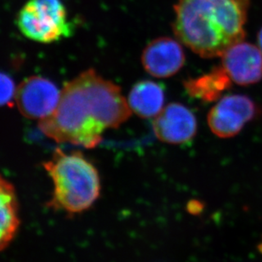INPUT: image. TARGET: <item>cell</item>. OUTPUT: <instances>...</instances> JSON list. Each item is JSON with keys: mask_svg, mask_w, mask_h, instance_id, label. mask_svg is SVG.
I'll return each instance as SVG.
<instances>
[{"mask_svg": "<svg viewBox=\"0 0 262 262\" xmlns=\"http://www.w3.org/2000/svg\"><path fill=\"white\" fill-rule=\"evenodd\" d=\"M165 94L161 84L139 81L129 91L127 102L131 112L142 119H154L164 108Z\"/></svg>", "mask_w": 262, "mask_h": 262, "instance_id": "30bf717a", "label": "cell"}, {"mask_svg": "<svg viewBox=\"0 0 262 262\" xmlns=\"http://www.w3.org/2000/svg\"><path fill=\"white\" fill-rule=\"evenodd\" d=\"M43 168L53 183L48 205L69 214L91 209L101 195L100 174L95 165L79 151L64 152L57 148Z\"/></svg>", "mask_w": 262, "mask_h": 262, "instance_id": "3957f363", "label": "cell"}, {"mask_svg": "<svg viewBox=\"0 0 262 262\" xmlns=\"http://www.w3.org/2000/svg\"><path fill=\"white\" fill-rule=\"evenodd\" d=\"M16 87L12 78L0 72V107L12 105L15 98Z\"/></svg>", "mask_w": 262, "mask_h": 262, "instance_id": "4fadbf2b", "label": "cell"}, {"mask_svg": "<svg viewBox=\"0 0 262 262\" xmlns=\"http://www.w3.org/2000/svg\"><path fill=\"white\" fill-rule=\"evenodd\" d=\"M222 66L232 82L252 85L262 79V52L258 46L241 41L225 51Z\"/></svg>", "mask_w": 262, "mask_h": 262, "instance_id": "9c48e42d", "label": "cell"}, {"mask_svg": "<svg viewBox=\"0 0 262 262\" xmlns=\"http://www.w3.org/2000/svg\"><path fill=\"white\" fill-rule=\"evenodd\" d=\"M178 39L160 37L144 49L141 63L146 73L158 78H169L179 72L186 61L184 50Z\"/></svg>", "mask_w": 262, "mask_h": 262, "instance_id": "ba28073f", "label": "cell"}, {"mask_svg": "<svg viewBox=\"0 0 262 262\" xmlns=\"http://www.w3.org/2000/svg\"><path fill=\"white\" fill-rule=\"evenodd\" d=\"M152 129L159 141L181 145L192 141L196 136V117L188 107L181 103H170L154 119Z\"/></svg>", "mask_w": 262, "mask_h": 262, "instance_id": "52a82bcc", "label": "cell"}, {"mask_svg": "<svg viewBox=\"0 0 262 262\" xmlns=\"http://www.w3.org/2000/svg\"><path fill=\"white\" fill-rule=\"evenodd\" d=\"M131 115L121 88L94 69L80 73L66 83L58 106L38 128L57 143L95 148L104 131L115 129Z\"/></svg>", "mask_w": 262, "mask_h": 262, "instance_id": "6da1fadb", "label": "cell"}, {"mask_svg": "<svg viewBox=\"0 0 262 262\" xmlns=\"http://www.w3.org/2000/svg\"><path fill=\"white\" fill-rule=\"evenodd\" d=\"M250 0H177L173 32L203 58L221 57L245 40Z\"/></svg>", "mask_w": 262, "mask_h": 262, "instance_id": "7a4b0ae2", "label": "cell"}, {"mask_svg": "<svg viewBox=\"0 0 262 262\" xmlns=\"http://www.w3.org/2000/svg\"><path fill=\"white\" fill-rule=\"evenodd\" d=\"M16 26L26 38L42 43L68 38L73 30L61 0H29L18 12Z\"/></svg>", "mask_w": 262, "mask_h": 262, "instance_id": "277c9868", "label": "cell"}, {"mask_svg": "<svg viewBox=\"0 0 262 262\" xmlns=\"http://www.w3.org/2000/svg\"><path fill=\"white\" fill-rule=\"evenodd\" d=\"M20 227L15 187L0 174V251L9 246Z\"/></svg>", "mask_w": 262, "mask_h": 262, "instance_id": "7c38bea8", "label": "cell"}, {"mask_svg": "<svg viewBox=\"0 0 262 262\" xmlns=\"http://www.w3.org/2000/svg\"><path fill=\"white\" fill-rule=\"evenodd\" d=\"M258 47L260 48V51L262 52V28L259 31L257 36Z\"/></svg>", "mask_w": 262, "mask_h": 262, "instance_id": "5bb4252c", "label": "cell"}, {"mask_svg": "<svg viewBox=\"0 0 262 262\" xmlns=\"http://www.w3.org/2000/svg\"><path fill=\"white\" fill-rule=\"evenodd\" d=\"M230 78L222 66L214 67L209 73L199 78L184 81L185 90L191 97L204 102H214L222 98L225 91L232 85Z\"/></svg>", "mask_w": 262, "mask_h": 262, "instance_id": "8fae6325", "label": "cell"}, {"mask_svg": "<svg viewBox=\"0 0 262 262\" xmlns=\"http://www.w3.org/2000/svg\"><path fill=\"white\" fill-rule=\"evenodd\" d=\"M61 94L58 87L48 78L32 76L18 86L15 101L23 116L40 121L53 114Z\"/></svg>", "mask_w": 262, "mask_h": 262, "instance_id": "8992f818", "label": "cell"}, {"mask_svg": "<svg viewBox=\"0 0 262 262\" xmlns=\"http://www.w3.org/2000/svg\"><path fill=\"white\" fill-rule=\"evenodd\" d=\"M260 109L252 99L244 95H228L217 101L207 121L212 133L220 138L237 136L245 124L257 117Z\"/></svg>", "mask_w": 262, "mask_h": 262, "instance_id": "5b68a950", "label": "cell"}]
</instances>
